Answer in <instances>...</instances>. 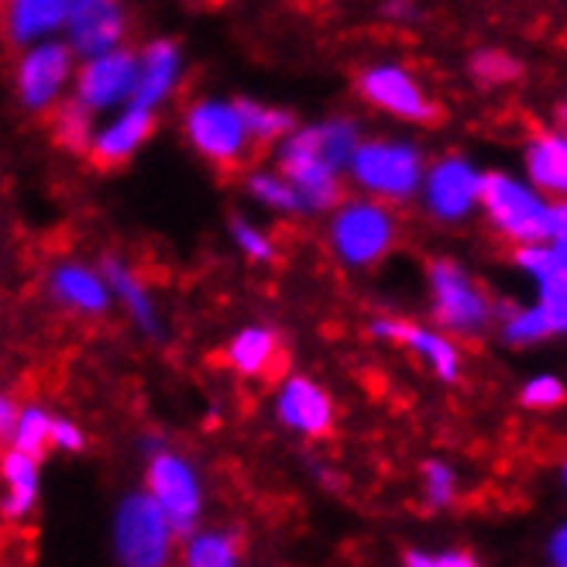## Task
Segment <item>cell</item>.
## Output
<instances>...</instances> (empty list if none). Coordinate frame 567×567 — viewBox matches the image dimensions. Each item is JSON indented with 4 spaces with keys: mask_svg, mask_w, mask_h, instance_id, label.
Masks as SVG:
<instances>
[{
    "mask_svg": "<svg viewBox=\"0 0 567 567\" xmlns=\"http://www.w3.org/2000/svg\"><path fill=\"white\" fill-rule=\"evenodd\" d=\"M410 567H475L468 554H441V557H426V554H410Z\"/></svg>",
    "mask_w": 567,
    "mask_h": 567,
    "instance_id": "8d00e7d4",
    "label": "cell"
},
{
    "mask_svg": "<svg viewBox=\"0 0 567 567\" xmlns=\"http://www.w3.org/2000/svg\"><path fill=\"white\" fill-rule=\"evenodd\" d=\"M248 189L255 199H261L265 207H272V210H282V214H292L299 207V196L296 189L282 179V176H269V173H258L248 179Z\"/></svg>",
    "mask_w": 567,
    "mask_h": 567,
    "instance_id": "f546056e",
    "label": "cell"
},
{
    "mask_svg": "<svg viewBox=\"0 0 567 567\" xmlns=\"http://www.w3.org/2000/svg\"><path fill=\"white\" fill-rule=\"evenodd\" d=\"M176 80H179V49L173 42L148 45L145 59L138 62V83H135V93H131V107L152 111L173 93Z\"/></svg>",
    "mask_w": 567,
    "mask_h": 567,
    "instance_id": "2e32d148",
    "label": "cell"
},
{
    "mask_svg": "<svg viewBox=\"0 0 567 567\" xmlns=\"http://www.w3.org/2000/svg\"><path fill=\"white\" fill-rule=\"evenodd\" d=\"M279 416L292 426V430H303V433H327L333 410H330V399L307 379H292L282 395H279Z\"/></svg>",
    "mask_w": 567,
    "mask_h": 567,
    "instance_id": "ac0fdd59",
    "label": "cell"
},
{
    "mask_svg": "<svg viewBox=\"0 0 567 567\" xmlns=\"http://www.w3.org/2000/svg\"><path fill=\"white\" fill-rule=\"evenodd\" d=\"M550 333H560V330H557V323L550 320V313L540 303L523 310V313H513L509 323H506V338L513 344H533V341L550 338Z\"/></svg>",
    "mask_w": 567,
    "mask_h": 567,
    "instance_id": "83f0119b",
    "label": "cell"
},
{
    "mask_svg": "<svg viewBox=\"0 0 567 567\" xmlns=\"http://www.w3.org/2000/svg\"><path fill=\"white\" fill-rule=\"evenodd\" d=\"M516 265L529 272L540 286V307L550 313L557 330L567 323V265H564V245H523L516 251Z\"/></svg>",
    "mask_w": 567,
    "mask_h": 567,
    "instance_id": "5bb4252c",
    "label": "cell"
},
{
    "mask_svg": "<svg viewBox=\"0 0 567 567\" xmlns=\"http://www.w3.org/2000/svg\"><path fill=\"white\" fill-rule=\"evenodd\" d=\"M155 131V117L145 107H131L117 121H111L96 138H90V155L100 169H117L135 155Z\"/></svg>",
    "mask_w": 567,
    "mask_h": 567,
    "instance_id": "9a60e30c",
    "label": "cell"
},
{
    "mask_svg": "<svg viewBox=\"0 0 567 567\" xmlns=\"http://www.w3.org/2000/svg\"><path fill=\"white\" fill-rule=\"evenodd\" d=\"M148 485H152V498L165 513V519H169V526L186 533L193 526V519H196V509H199V488H196L193 472L179 457L162 454L152 464Z\"/></svg>",
    "mask_w": 567,
    "mask_h": 567,
    "instance_id": "4fadbf2b",
    "label": "cell"
},
{
    "mask_svg": "<svg viewBox=\"0 0 567 567\" xmlns=\"http://www.w3.org/2000/svg\"><path fill=\"white\" fill-rule=\"evenodd\" d=\"M478 204L488 220L516 245H564V207H547L544 199L506 173L482 176Z\"/></svg>",
    "mask_w": 567,
    "mask_h": 567,
    "instance_id": "6da1fadb",
    "label": "cell"
},
{
    "mask_svg": "<svg viewBox=\"0 0 567 567\" xmlns=\"http://www.w3.org/2000/svg\"><path fill=\"white\" fill-rule=\"evenodd\" d=\"M135 83H138V59L124 49H111L90 55L76 83V100L90 111H104L121 104V100H131Z\"/></svg>",
    "mask_w": 567,
    "mask_h": 567,
    "instance_id": "9c48e42d",
    "label": "cell"
},
{
    "mask_svg": "<svg viewBox=\"0 0 567 567\" xmlns=\"http://www.w3.org/2000/svg\"><path fill=\"white\" fill-rule=\"evenodd\" d=\"M310 135H313L317 152L333 165V169L348 165L351 155H354V148H358V131L348 121H327L320 127H310Z\"/></svg>",
    "mask_w": 567,
    "mask_h": 567,
    "instance_id": "cb8c5ba5",
    "label": "cell"
},
{
    "mask_svg": "<svg viewBox=\"0 0 567 567\" xmlns=\"http://www.w3.org/2000/svg\"><path fill=\"white\" fill-rule=\"evenodd\" d=\"M430 289H433V310L437 320L451 330H482L488 323V299L472 282V276L454 261H433L430 265Z\"/></svg>",
    "mask_w": 567,
    "mask_h": 567,
    "instance_id": "52a82bcc",
    "label": "cell"
},
{
    "mask_svg": "<svg viewBox=\"0 0 567 567\" xmlns=\"http://www.w3.org/2000/svg\"><path fill=\"white\" fill-rule=\"evenodd\" d=\"M550 550H554V564H557V567H564V529H557V533H554Z\"/></svg>",
    "mask_w": 567,
    "mask_h": 567,
    "instance_id": "f35d334b",
    "label": "cell"
},
{
    "mask_svg": "<svg viewBox=\"0 0 567 567\" xmlns=\"http://www.w3.org/2000/svg\"><path fill=\"white\" fill-rule=\"evenodd\" d=\"M65 31L70 45L83 55L111 52L124 35V11L117 0H70Z\"/></svg>",
    "mask_w": 567,
    "mask_h": 567,
    "instance_id": "8fae6325",
    "label": "cell"
},
{
    "mask_svg": "<svg viewBox=\"0 0 567 567\" xmlns=\"http://www.w3.org/2000/svg\"><path fill=\"white\" fill-rule=\"evenodd\" d=\"M529 179L540 189L564 193L567 189V142L560 135H540L526 148Z\"/></svg>",
    "mask_w": 567,
    "mask_h": 567,
    "instance_id": "7402d4cb",
    "label": "cell"
},
{
    "mask_svg": "<svg viewBox=\"0 0 567 567\" xmlns=\"http://www.w3.org/2000/svg\"><path fill=\"white\" fill-rule=\"evenodd\" d=\"M55 138L73 152L90 148V107H83L80 100L62 104L55 114Z\"/></svg>",
    "mask_w": 567,
    "mask_h": 567,
    "instance_id": "4316f807",
    "label": "cell"
},
{
    "mask_svg": "<svg viewBox=\"0 0 567 567\" xmlns=\"http://www.w3.org/2000/svg\"><path fill=\"white\" fill-rule=\"evenodd\" d=\"M361 96L375 104L379 111H389L403 121L433 124L441 117V107L423 93V86L399 65H375L361 76Z\"/></svg>",
    "mask_w": 567,
    "mask_h": 567,
    "instance_id": "ba28073f",
    "label": "cell"
},
{
    "mask_svg": "<svg viewBox=\"0 0 567 567\" xmlns=\"http://www.w3.org/2000/svg\"><path fill=\"white\" fill-rule=\"evenodd\" d=\"M49 444H59V447H65V451H80V447H83V433H80L73 423L52 420V426H49Z\"/></svg>",
    "mask_w": 567,
    "mask_h": 567,
    "instance_id": "d590c367",
    "label": "cell"
},
{
    "mask_svg": "<svg viewBox=\"0 0 567 567\" xmlns=\"http://www.w3.org/2000/svg\"><path fill=\"white\" fill-rule=\"evenodd\" d=\"M186 564L189 567H235L238 564V550L227 537H199L189 544L186 550Z\"/></svg>",
    "mask_w": 567,
    "mask_h": 567,
    "instance_id": "4dcf8cb0",
    "label": "cell"
},
{
    "mask_svg": "<svg viewBox=\"0 0 567 567\" xmlns=\"http://www.w3.org/2000/svg\"><path fill=\"white\" fill-rule=\"evenodd\" d=\"M73 70V52L59 42H42L18 65V93L28 111H45L62 93Z\"/></svg>",
    "mask_w": 567,
    "mask_h": 567,
    "instance_id": "30bf717a",
    "label": "cell"
},
{
    "mask_svg": "<svg viewBox=\"0 0 567 567\" xmlns=\"http://www.w3.org/2000/svg\"><path fill=\"white\" fill-rule=\"evenodd\" d=\"M475 73L485 76V80H506L516 73V65L503 55V52H485L478 62H475Z\"/></svg>",
    "mask_w": 567,
    "mask_h": 567,
    "instance_id": "e575fe53",
    "label": "cell"
},
{
    "mask_svg": "<svg viewBox=\"0 0 567 567\" xmlns=\"http://www.w3.org/2000/svg\"><path fill=\"white\" fill-rule=\"evenodd\" d=\"M52 292L65 307H73L80 313H104L111 303L104 279L93 269H86V265H59L52 272Z\"/></svg>",
    "mask_w": 567,
    "mask_h": 567,
    "instance_id": "ffe728a7",
    "label": "cell"
},
{
    "mask_svg": "<svg viewBox=\"0 0 567 567\" xmlns=\"http://www.w3.org/2000/svg\"><path fill=\"white\" fill-rule=\"evenodd\" d=\"M375 333H379V338H389L395 344H403V348L423 354L441 379H447V382L457 379V351H454V344L447 338H441V333L413 327V323H403V320H379Z\"/></svg>",
    "mask_w": 567,
    "mask_h": 567,
    "instance_id": "e0dca14e",
    "label": "cell"
},
{
    "mask_svg": "<svg viewBox=\"0 0 567 567\" xmlns=\"http://www.w3.org/2000/svg\"><path fill=\"white\" fill-rule=\"evenodd\" d=\"M330 245L341 261L354 269H369L382 261L395 245V220L385 207L375 204H348L333 214Z\"/></svg>",
    "mask_w": 567,
    "mask_h": 567,
    "instance_id": "7a4b0ae2",
    "label": "cell"
},
{
    "mask_svg": "<svg viewBox=\"0 0 567 567\" xmlns=\"http://www.w3.org/2000/svg\"><path fill=\"white\" fill-rule=\"evenodd\" d=\"M186 135L193 148L210 158L214 165H241L251 145V135L241 121L238 104H224V100H204L186 114Z\"/></svg>",
    "mask_w": 567,
    "mask_h": 567,
    "instance_id": "277c9868",
    "label": "cell"
},
{
    "mask_svg": "<svg viewBox=\"0 0 567 567\" xmlns=\"http://www.w3.org/2000/svg\"><path fill=\"white\" fill-rule=\"evenodd\" d=\"M478 189H482V176L468 162L444 158L426 176V207L441 220H461L478 204Z\"/></svg>",
    "mask_w": 567,
    "mask_h": 567,
    "instance_id": "7c38bea8",
    "label": "cell"
},
{
    "mask_svg": "<svg viewBox=\"0 0 567 567\" xmlns=\"http://www.w3.org/2000/svg\"><path fill=\"white\" fill-rule=\"evenodd\" d=\"M173 526L152 495L127 498L117 513V554L124 567H165L169 564Z\"/></svg>",
    "mask_w": 567,
    "mask_h": 567,
    "instance_id": "3957f363",
    "label": "cell"
},
{
    "mask_svg": "<svg viewBox=\"0 0 567 567\" xmlns=\"http://www.w3.org/2000/svg\"><path fill=\"white\" fill-rule=\"evenodd\" d=\"M426 492H430V503L433 506L451 503V495H454V475L444 468V464H426Z\"/></svg>",
    "mask_w": 567,
    "mask_h": 567,
    "instance_id": "836d02e7",
    "label": "cell"
},
{
    "mask_svg": "<svg viewBox=\"0 0 567 567\" xmlns=\"http://www.w3.org/2000/svg\"><path fill=\"white\" fill-rule=\"evenodd\" d=\"M227 361L235 364L241 375H269L282 369V348L272 330H245L227 348Z\"/></svg>",
    "mask_w": 567,
    "mask_h": 567,
    "instance_id": "44dd1931",
    "label": "cell"
},
{
    "mask_svg": "<svg viewBox=\"0 0 567 567\" xmlns=\"http://www.w3.org/2000/svg\"><path fill=\"white\" fill-rule=\"evenodd\" d=\"M65 14H70V0H11L8 31L14 42L28 45L65 28Z\"/></svg>",
    "mask_w": 567,
    "mask_h": 567,
    "instance_id": "d6986e66",
    "label": "cell"
},
{
    "mask_svg": "<svg viewBox=\"0 0 567 567\" xmlns=\"http://www.w3.org/2000/svg\"><path fill=\"white\" fill-rule=\"evenodd\" d=\"M14 420H18L14 403H11V399L0 395V437H4V433H11V430H14Z\"/></svg>",
    "mask_w": 567,
    "mask_h": 567,
    "instance_id": "74e56055",
    "label": "cell"
},
{
    "mask_svg": "<svg viewBox=\"0 0 567 567\" xmlns=\"http://www.w3.org/2000/svg\"><path fill=\"white\" fill-rule=\"evenodd\" d=\"M4 478L11 485V498H8V513L11 516H21L31 509L35 503V485H39V475H35V457H28L21 451H11L4 457Z\"/></svg>",
    "mask_w": 567,
    "mask_h": 567,
    "instance_id": "603a6c76",
    "label": "cell"
},
{
    "mask_svg": "<svg viewBox=\"0 0 567 567\" xmlns=\"http://www.w3.org/2000/svg\"><path fill=\"white\" fill-rule=\"evenodd\" d=\"M564 399V385L554 379V375H540L533 379L526 389H523V403L533 406V410H547V406H557Z\"/></svg>",
    "mask_w": 567,
    "mask_h": 567,
    "instance_id": "1f68e13d",
    "label": "cell"
},
{
    "mask_svg": "<svg viewBox=\"0 0 567 567\" xmlns=\"http://www.w3.org/2000/svg\"><path fill=\"white\" fill-rule=\"evenodd\" d=\"M49 426L52 420L42 413V410H24L18 420H14V441H18V451L28 454V457H39L49 444Z\"/></svg>",
    "mask_w": 567,
    "mask_h": 567,
    "instance_id": "f1b7e54d",
    "label": "cell"
},
{
    "mask_svg": "<svg viewBox=\"0 0 567 567\" xmlns=\"http://www.w3.org/2000/svg\"><path fill=\"white\" fill-rule=\"evenodd\" d=\"M351 173L354 179L385 199H403L416 193L420 186V152L410 145H395V142H364L351 155Z\"/></svg>",
    "mask_w": 567,
    "mask_h": 567,
    "instance_id": "5b68a950",
    "label": "cell"
},
{
    "mask_svg": "<svg viewBox=\"0 0 567 567\" xmlns=\"http://www.w3.org/2000/svg\"><path fill=\"white\" fill-rule=\"evenodd\" d=\"M241 121L248 127L251 142H276L286 138L292 131V117L279 107H265V104H238Z\"/></svg>",
    "mask_w": 567,
    "mask_h": 567,
    "instance_id": "484cf974",
    "label": "cell"
},
{
    "mask_svg": "<svg viewBox=\"0 0 567 567\" xmlns=\"http://www.w3.org/2000/svg\"><path fill=\"white\" fill-rule=\"evenodd\" d=\"M107 279H111V289L124 299L127 310L135 313V320L145 327V330H155V310L148 303V292L145 286L138 282L135 272H127L121 261H107Z\"/></svg>",
    "mask_w": 567,
    "mask_h": 567,
    "instance_id": "d4e9b609",
    "label": "cell"
},
{
    "mask_svg": "<svg viewBox=\"0 0 567 567\" xmlns=\"http://www.w3.org/2000/svg\"><path fill=\"white\" fill-rule=\"evenodd\" d=\"M279 165H282V179L299 196V207L330 210V207L341 204L338 169H333V165L317 152L310 131H299V135H289L282 142Z\"/></svg>",
    "mask_w": 567,
    "mask_h": 567,
    "instance_id": "8992f818",
    "label": "cell"
},
{
    "mask_svg": "<svg viewBox=\"0 0 567 567\" xmlns=\"http://www.w3.org/2000/svg\"><path fill=\"white\" fill-rule=\"evenodd\" d=\"M235 238H238L241 251H245L248 258H255V261H269V258L276 255L272 241L265 238V235H258V230H255L251 224H241V220H235Z\"/></svg>",
    "mask_w": 567,
    "mask_h": 567,
    "instance_id": "d6a6232c",
    "label": "cell"
}]
</instances>
